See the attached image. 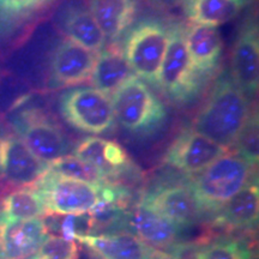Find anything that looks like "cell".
Segmentation results:
<instances>
[{
    "mask_svg": "<svg viewBox=\"0 0 259 259\" xmlns=\"http://www.w3.org/2000/svg\"><path fill=\"white\" fill-rule=\"evenodd\" d=\"M248 119L245 94L232 80L222 79L200 111L194 130L222 147L234 144Z\"/></svg>",
    "mask_w": 259,
    "mask_h": 259,
    "instance_id": "6da1fadb",
    "label": "cell"
},
{
    "mask_svg": "<svg viewBox=\"0 0 259 259\" xmlns=\"http://www.w3.org/2000/svg\"><path fill=\"white\" fill-rule=\"evenodd\" d=\"M111 100L115 120L134 134H150L167 119L166 107L137 76H130L122 82Z\"/></svg>",
    "mask_w": 259,
    "mask_h": 259,
    "instance_id": "7a4b0ae2",
    "label": "cell"
},
{
    "mask_svg": "<svg viewBox=\"0 0 259 259\" xmlns=\"http://www.w3.org/2000/svg\"><path fill=\"white\" fill-rule=\"evenodd\" d=\"M38 183L47 211L58 215H83L99 209L103 202L113 200L112 191L102 185L60 177L51 170Z\"/></svg>",
    "mask_w": 259,
    "mask_h": 259,
    "instance_id": "3957f363",
    "label": "cell"
},
{
    "mask_svg": "<svg viewBox=\"0 0 259 259\" xmlns=\"http://www.w3.org/2000/svg\"><path fill=\"white\" fill-rule=\"evenodd\" d=\"M250 163L240 155L225 154L200 171L193 192L200 205L221 208L247 184Z\"/></svg>",
    "mask_w": 259,
    "mask_h": 259,
    "instance_id": "277c9868",
    "label": "cell"
},
{
    "mask_svg": "<svg viewBox=\"0 0 259 259\" xmlns=\"http://www.w3.org/2000/svg\"><path fill=\"white\" fill-rule=\"evenodd\" d=\"M168 41L169 30L157 21H145L130 32L124 56L136 76L157 87Z\"/></svg>",
    "mask_w": 259,
    "mask_h": 259,
    "instance_id": "5b68a950",
    "label": "cell"
},
{
    "mask_svg": "<svg viewBox=\"0 0 259 259\" xmlns=\"http://www.w3.org/2000/svg\"><path fill=\"white\" fill-rule=\"evenodd\" d=\"M59 109L71 126L87 134H105L114 125L111 97L96 88L67 90L60 97Z\"/></svg>",
    "mask_w": 259,
    "mask_h": 259,
    "instance_id": "8992f818",
    "label": "cell"
},
{
    "mask_svg": "<svg viewBox=\"0 0 259 259\" xmlns=\"http://www.w3.org/2000/svg\"><path fill=\"white\" fill-rule=\"evenodd\" d=\"M199 72L194 69L181 28L169 30V41L160 74L157 88L178 102L192 100L199 90Z\"/></svg>",
    "mask_w": 259,
    "mask_h": 259,
    "instance_id": "52a82bcc",
    "label": "cell"
},
{
    "mask_svg": "<svg viewBox=\"0 0 259 259\" xmlns=\"http://www.w3.org/2000/svg\"><path fill=\"white\" fill-rule=\"evenodd\" d=\"M18 137L35 156L51 164L66 155L69 144L61 130L36 108L19 112L12 120Z\"/></svg>",
    "mask_w": 259,
    "mask_h": 259,
    "instance_id": "ba28073f",
    "label": "cell"
},
{
    "mask_svg": "<svg viewBox=\"0 0 259 259\" xmlns=\"http://www.w3.org/2000/svg\"><path fill=\"white\" fill-rule=\"evenodd\" d=\"M50 170V164L31 153L18 136L0 135V178L10 184H37Z\"/></svg>",
    "mask_w": 259,
    "mask_h": 259,
    "instance_id": "9c48e42d",
    "label": "cell"
},
{
    "mask_svg": "<svg viewBox=\"0 0 259 259\" xmlns=\"http://www.w3.org/2000/svg\"><path fill=\"white\" fill-rule=\"evenodd\" d=\"M226 153V147L196 130H187L171 144L166 162L185 173L199 174Z\"/></svg>",
    "mask_w": 259,
    "mask_h": 259,
    "instance_id": "30bf717a",
    "label": "cell"
},
{
    "mask_svg": "<svg viewBox=\"0 0 259 259\" xmlns=\"http://www.w3.org/2000/svg\"><path fill=\"white\" fill-rule=\"evenodd\" d=\"M47 236L44 220L0 219V259H27Z\"/></svg>",
    "mask_w": 259,
    "mask_h": 259,
    "instance_id": "8fae6325",
    "label": "cell"
},
{
    "mask_svg": "<svg viewBox=\"0 0 259 259\" xmlns=\"http://www.w3.org/2000/svg\"><path fill=\"white\" fill-rule=\"evenodd\" d=\"M97 53L66 38L56 48L51 63V77L58 85H78L92 77Z\"/></svg>",
    "mask_w": 259,
    "mask_h": 259,
    "instance_id": "7c38bea8",
    "label": "cell"
},
{
    "mask_svg": "<svg viewBox=\"0 0 259 259\" xmlns=\"http://www.w3.org/2000/svg\"><path fill=\"white\" fill-rule=\"evenodd\" d=\"M234 84L244 94H254L259 80V44L257 28L248 25L239 34L233 48Z\"/></svg>",
    "mask_w": 259,
    "mask_h": 259,
    "instance_id": "4fadbf2b",
    "label": "cell"
},
{
    "mask_svg": "<svg viewBox=\"0 0 259 259\" xmlns=\"http://www.w3.org/2000/svg\"><path fill=\"white\" fill-rule=\"evenodd\" d=\"M143 205L169 220L174 225H189L199 216L200 203L193 190L186 186H171L151 193Z\"/></svg>",
    "mask_w": 259,
    "mask_h": 259,
    "instance_id": "5bb4252c",
    "label": "cell"
},
{
    "mask_svg": "<svg viewBox=\"0 0 259 259\" xmlns=\"http://www.w3.org/2000/svg\"><path fill=\"white\" fill-rule=\"evenodd\" d=\"M76 239L92 248L102 259H157L154 248L132 233L78 235Z\"/></svg>",
    "mask_w": 259,
    "mask_h": 259,
    "instance_id": "9a60e30c",
    "label": "cell"
},
{
    "mask_svg": "<svg viewBox=\"0 0 259 259\" xmlns=\"http://www.w3.org/2000/svg\"><path fill=\"white\" fill-rule=\"evenodd\" d=\"M184 38L194 69L199 73L218 67L222 54V38L216 27L192 23L184 31Z\"/></svg>",
    "mask_w": 259,
    "mask_h": 259,
    "instance_id": "2e32d148",
    "label": "cell"
},
{
    "mask_svg": "<svg viewBox=\"0 0 259 259\" xmlns=\"http://www.w3.org/2000/svg\"><path fill=\"white\" fill-rule=\"evenodd\" d=\"M74 155L93 164L106 178L119 173L128 164V156L121 145L99 137L83 139L77 145Z\"/></svg>",
    "mask_w": 259,
    "mask_h": 259,
    "instance_id": "e0dca14e",
    "label": "cell"
},
{
    "mask_svg": "<svg viewBox=\"0 0 259 259\" xmlns=\"http://www.w3.org/2000/svg\"><path fill=\"white\" fill-rule=\"evenodd\" d=\"M89 11L106 38L115 40L134 21L136 0H90Z\"/></svg>",
    "mask_w": 259,
    "mask_h": 259,
    "instance_id": "ac0fdd59",
    "label": "cell"
},
{
    "mask_svg": "<svg viewBox=\"0 0 259 259\" xmlns=\"http://www.w3.org/2000/svg\"><path fill=\"white\" fill-rule=\"evenodd\" d=\"M130 223L138 238L145 244L155 247H166L176 240V225L143 204L131 213Z\"/></svg>",
    "mask_w": 259,
    "mask_h": 259,
    "instance_id": "d6986e66",
    "label": "cell"
},
{
    "mask_svg": "<svg viewBox=\"0 0 259 259\" xmlns=\"http://www.w3.org/2000/svg\"><path fill=\"white\" fill-rule=\"evenodd\" d=\"M130 76H132L131 69L124 56V51L118 46H112L96 56L90 80L93 88L108 94L114 92Z\"/></svg>",
    "mask_w": 259,
    "mask_h": 259,
    "instance_id": "ffe728a7",
    "label": "cell"
},
{
    "mask_svg": "<svg viewBox=\"0 0 259 259\" xmlns=\"http://www.w3.org/2000/svg\"><path fill=\"white\" fill-rule=\"evenodd\" d=\"M248 0H185L186 15L193 23L219 27L232 21Z\"/></svg>",
    "mask_w": 259,
    "mask_h": 259,
    "instance_id": "44dd1931",
    "label": "cell"
},
{
    "mask_svg": "<svg viewBox=\"0 0 259 259\" xmlns=\"http://www.w3.org/2000/svg\"><path fill=\"white\" fill-rule=\"evenodd\" d=\"M47 212L44 194L38 189L24 187L9 193L3 199V220H30L38 219Z\"/></svg>",
    "mask_w": 259,
    "mask_h": 259,
    "instance_id": "7402d4cb",
    "label": "cell"
},
{
    "mask_svg": "<svg viewBox=\"0 0 259 259\" xmlns=\"http://www.w3.org/2000/svg\"><path fill=\"white\" fill-rule=\"evenodd\" d=\"M64 29L70 40L95 53L105 47L106 36L89 10H72L64 19Z\"/></svg>",
    "mask_w": 259,
    "mask_h": 259,
    "instance_id": "603a6c76",
    "label": "cell"
},
{
    "mask_svg": "<svg viewBox=\"0 0 259 259\" xmlns=\"http://www.w3.org/2000/svg\"><path fill=\"white\" fill-rule=\"evenodd\" d=\"M258 208V187L244 186L223 205L222 219L236 227H251L257 222Z\"/></svg>",
    "mask_w": 259,
    "mask_h": 259,
    "instance_id": "cb8c5ba5",
    "label": "cell"
},
{
    "mask_svg": "<svg viewBox=\"0 0 259 259\" xmlns=\"http://www.w3.org/2000/svg\"><path fill=\"white\" fill-rule=\"evenodd\" d=\"M50 170L57 176L87 181L95 185H102L106 180V177L97 168L77 157L76 155H65L59 160L54 161L50 164Z\"/></svg>",
    "mask_w": 259,
    "mask_h": 259,
    "instance_id": "d4e9b609",
    "label": "cell"
},
{
    "mask_svg": "<svg viewBox=\"0 0 259 259\" xmlns=\"http://www.w3.org/2000/svg\"><path fill=\"white\" fill-rule=\"evenodd\" d=\"M78 255V246L74 240L47 235L30 259H77Z\"/></svg>",
    "mask_w": 259,
    "mask_h": 259,
    "instance_id": "484cf974",
    "label": "cell"
},
{
    "mask_svg": "<svg viewBox=\"0 0 259 259\" xmlns=\"http://www.w3.org/2000/svg\"><path fill=\"white\" fill-rule=\"evenodd\" d=\"M240 156L250 164L258 161V122L257 118L251 116L247 119L241 132L236 138Z\"/></svg>",
    "mask_w": 259,
    "mask_h": 259,
    "instance_id": "4316f807",
    "label": "cell"
},
{
    "mask_svg": "<svg viewBox=\"0 0 259 259\" xmlns=\"http://www.w3.org/2000/svg\"><path fill=\"white\" fill-rule=\"evenodd\" d=\"M200 251L203 259H246L245 251L234 241L216 242Z\"/></svg>",
    "mask_w": 259,
    "mask_h": 259,
    "instance_id": "83f0119b",
    "label": "cell"
},
{
    "mask_svg": "<svg viewBox=\"0 0 259 259\" xmlns=\"http://www.w3.org/2000/svg\"><path fill=\"white\" fill-rule=\"evenodd\" d=\"M42 0H0V19L21 16L36 8Z\"/></svg>",
    "mask_w": 259,
    "mask_h": 259,
    "instance_id": "f1b7e54d",
    "label": "cell"
},
{
    "mask_svg": "<svg viewBox=\"0 0 259 259\" xmlns=\"http://www.w3.org/2000/svg\"><path fill=\"white\" fill-rule=\"evenodd\" d=\"M171 259H203L202 251L193 244H183L177 246Z\"/></svg>",
    "mask_w": 259,
    "mask_h": 259,
    "instance_id": "f546056e",
    "label": "cell"
},
{
    "mask_svg": "<svg viewBox=\"0 0 259 259\" xmlns=\"http://www.w3.org/2000/svg\"><path fill=\"white\" fill-rule=\"evenodd\" d=\"M154 6H156L158 9H173L177 8L178 5H181L185 3V0H149Z\"/></svg>",
    "mask_w": 259,
    "mask_h": 259,
    "instance_id": "4dcf8cb0",
    "label": "cell"
},
{
    "mask_svg": "<svg viewBox=\"0 0 259 259\" xmlns=\"http://www.w3.org/2000/svg\"><path fill=\"white\" fill-rule=\"evenodd\" d=\"M94 259H102V258L101 257H95Z\"/></svg>",
    "mask_w": 259,
    "mask_h": 259,
    "instance_id": "1f68e13d",
    "label": "cell"
},
{
    "mask_svg": "<svg viewBox=\"0 0 259 259\" xmlns=\"http://www.w3.org/2000/svg\"><path fill=\"white\" fill-rule=\"evenodd\" d=\"M77 259H85V258H79V255H78V258H77Z\"/></svg>",
    "mask_w": 259,
    "mask_h": 259,
    "instance_id": "d6a6232c",
    "label": "cell"
},
{
    "mask_svg": "<svg viewBox=\"0 0 259 259\" xmlns=\"http://www.w3.org/2000/svg\"><path fill=\"white\" fill-rule=\"evenodd\" d=\"M42 2H44V0H42Z\"/></svg>",
    "mask_w": 259,
    "mask_h": 259,
    "instance_id": "836d02e7",
    "label": "cell"
}]
</instances>
